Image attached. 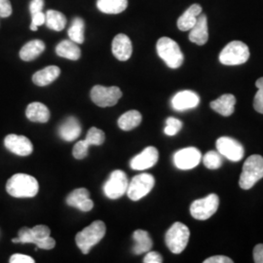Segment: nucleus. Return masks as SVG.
I'll use <instances>...</instances> for the list:
<instances>
[{"label":"nucleus","instance_id":"30","mask_svg":"<svg viewBox=\"0 0 263 263\" xmlns=\"http://www.w3.org/2000/svg\"><path fill=\"white\" fill-rule=\"evenodd\" d=\"M88 198H90V193L86 188H77L67 196L66 203L70 207L77 208L81 202Z\"/></svg>","mask_w":263,"mask_h":263},{"label":"nucleus","instance_id":"13","mask_svg":"<svg viewBox=\"0 0 263 263\" xmlns=\"http://www.w3.org/2000/svg\"><path fill=\"white\" fill-rule=\"evenodd\" d=\"M5 147L18 156H28L33 151L31 141L25 136L10 134L4 140Z\"/></svg>","mask_w":263,"mask_h":263},{"label":"nucleus","instance_id":"8","mask_svg":"<svg viewBox=\"0 0 263 263\" xmlns=\"http://www.w3.org/2000/svg\"><path fill=\"white\" fill-rule=\"evenodd\" d=\"M122 97L121 90L116 87H104L102 85H96L91 91V99L95 104L101 107L113 106L118 103Z\"/></svg>","mask_w":263,"mask_h":263},{"label":"nucleus","instance_id":"28","mask_svg":"<svg viewBox=\"0 0 263 263\" xmlns=\"http://www.w3.org/2000/svg\"><path fill=\"white\" fill-rule=\"evenodd\" d=\"M45 16V24L48 28L55 31H61L66 28V18L63 13L55 10H48Z\"/></svg>","mask_w":263,"mask_h":263},{"label":"nucleus","instance_id":"31","mask_svg":"<svg viewBox=\"0 0 263 263\" xmlns=\"http://www.w3.org/2000/svg\"><path fill=\"white\" fill-rule=\"evenodd\" d=\"M203 163L208 169H218L222 165L221 154L218 151H209L203 157Z\"/></svg>","mask_w":263,"mask_h":263},{"label":"nucleus","instance_id":"1","mask_svg":"<svg viewBox=\"0 0 263 263\" xmlns=\"http://www.w3.org/2000/svg\"><path fill=\"white\" fill-rule=\"evenodd\" d=\"M38 181L27 174H16L6 183L8 194L15 198H32L38 193Z\"/></svg>","mask_w":263,"mask_h":263},{"label":"nucleus","instance_id":"17","mask_svg":"<svg viewBox=\"0 0 263 263\" xmlns=\"http://www.w3.org/2000/svg\"><path fill=\"white\" fill-rule=\"evenodd\" d=\"M208 39H209V29H208L207 16L201 13L198 16L196 24L190 29L189 40L199 46H202L207 43Z\"/></svg>","mask_w":263,"mask_h":263},{"label":"nucleus","instance_id":"12","mask_svg":"<svg viewBox=\"0 0 263 263\" xmlns=\"http://www.w3.org/2000/svg\"><path fill=\"white\" fill-rule=\"evenodd\" d=\"M202 159V154L196 147L180 149L174 155V163L180 170H191L197 167Z\"/></svg>","mask_w":263,"mask_h":263},{"label":"nucleus","instance_id":"41","mask_svg":"<svg viewBox=\"0 0 263 263\" xmlns=\"http://www.w3.org/2000/svg\"><path fill=\"white\" fill-rule=\"evenodd\" d=\"M11 263H34V259L26 254H13L10 257Z\"/></svg>","mask_w":263,"mask_h":263},{"label":"nucleus","instance_id":"21","mask_svg":"<svg viewBox=\"0 0 263 263\" xmlns=\"http://www.w3.org/2000/svg\"><path fill=\"white\" fill-rule=\"evenodd\" d=\"M61 74L60 67L56 66H50L38 70L32 76V81L39 87H44L54 82Z\"/></svg>","mask_w":263,"mask_h":263},{"label":"nucleus","instance_id":"4","mask_svg":"<svg viewBox=\"0 0 263 263\" xmlns=\"http://www.w3.org/2000/svg\"><path fill=\"white\" fill-rule=\"evenodd\" d=\"M156 49L158 56L166 63L170 68L176 69L182 65L184 57L179 44L173 39L169 37L160 38Z\"/></svg>","mask_w":263,"mask_h":263},{"label":"nucleus","instance_id":"22","mask_svg":"<svg viewBox=\"0 0 263 263\" xmlns=\"http://www.w3.org/2000/svg\"><path fill=\"white\" fill-rule=\"evenodd\" d=\"M45 50V44L39 39L28 42L20 51V58L25 62H31L40 56Z\"/></svg>","mask_w":263,"mask_h":263},{"label":"nucleus","instance_id":"23","mask_svg":"<svg viewBox=\"0 0 263 263\" xmlns=\"http://www.w3.org/2000/svg\"><path fill=\"white\" fill-rule=\"evenodd\" d=\"M26 115L32 122L46 123L50 119V111L47 106L37 102L28 104Z\"/></svg>","mask_w":263,"mask_h":263},{"label":"nucleus","instance_id":"11","mask_svg":"<svg viewBox=\"0 0 263 263\" xmlns=\"http://www.w3.org/2000/svg\"><path fill=\"white\" fill-rule=\"evenodd\" d=\"M216 149L230 161L238 162L244 157V147L240 142L229 138V137H221L216 142Z\"/></svg>","mask_w":263,"mask_h":263},{"label":"nucleus","instance_id":"26","mask_svg":"<svg viewBox=\"0 0 263 263\" xmlns=\"http://www.w3.org/2000/svg\"><path fill=\"white\" fill-rule=\"evenodd\" d=\"M97 6L105 14H120L128 6V0H98Z\"/></svg>","mask_w":263,"mask_h":263},{"label":"nucleus","instance_id":"45","mask_svg":"<svg viewBox=\"0 0 263 263\" xmlns=\"http://www.w3.org/2000/svg\"><path fill=\"white\" fill-rule=\"evenodd\" d=\"M254 261L263 263V244L256 245L254 249Z\"/></svg>","mask_w":263,"mask_h":263},{"label":"nucleus","instance_id":"20","mask_svg":"<svg viewBox=\"0 0 263 263\" xmlns=\"http://www.w3.org/2000/svg\"><path fill=\"white\" fill-rule=\"evenodd\" d=\"M202 13V7L199 4H193L178 20V28L181 31H187L194 27L198 16Z\"/></svg>","mask_w":263,"mask_h":263},{"label":"nucleus","instance_id":"39","mask_svg":"<svg viewBox=\"0 0 263 263\" xmlns=\"http://www.w3.org/2000/svg\"><path fill=\"white\" fill-rule=\"evenodd\" d=\"M35 245L37 246L38 249H42V250H52L55 248L56 242L53 238H51V236H48L46 238H43L41 240H37L35 242Z\"/></svg>","mask_w":263,"mask_h":263},{"label":"nucleus","instance_id":"27","mask_svg":"<svg viewBox=\"0 0 263 263\" xmlns=\"http://www.w3.org/2000/svg\"><path fill=\"white\" fill-rule=\"evenodd\" d=\"M141 122V114L138 110H130L124 113L118 119V126L123 131H131Z\"/></svg>","mask_w":263,"mask_h":263},{"label":"nucleus","instance_id":"38","mask_svg":"<svg viewBox=\"0 0 263 263\" xmlns=\"http://www.w3.org/2000/svg\"><path fill=\"white\" fill-rule=\"evenodd\" d=\"M32 230V233L34 236V239H35V242L37 240H41L43 238H46L48 236H50L51 234V230L50 228L46 226H34L33 228H31ZM35 244V243H34Z\"/></svg>","mask_w":263,"mask_h":263},{"label":"nucleus","instance_id":"32","mask_svg":"<svg viewBox=\"0 0 263 263\" xmlns=\"http://www.w3.org/2000/svg\"><path fill=\"white\" fill-rule=\"evenodd\" d=\"M105 140V135L104 132L96 127H92L86 135L85 141L91 145H101L103 144Z\"/></svg>","mask_w":263,"mask_h":263},{"label":"nucleus","instance_id":"2","mask_svg":"<svg viewBox=\"0 0 263 263\" xmlns=\"http://www.w3.org/2000/svg\"><path fill=\"white\" fill-rule=\"evenodd\" d=\"M106 232V227L102 220H96L87 226L82 231L77 233L76 245L84 254H89L95 245L101 242Z\"/></svg>","mask_w":263,"mask_h":263},{"label":"nucleus","instance_id":"14","mask_svg":"<svg viewBox=\"0 0 263 263\" xmlns=\"http://www.w3.org/2000/svg\"><path fill=\"white\" fill-rule=\"evenodd\" d=\"M159 158V153L154 146H148L141 151V153L135 156L130 162L133 170L143 171L153 167Z\"/></svg>","mask_w":263,"mask_h":263},{"label":"nucleus","instance_id":"19","mask_svg":"<svg viewBox=\"0 0 263 263\" xmlns=\"http://www.w3.org/2000/svg\"><path fill=\"white\" fill-rule=\"evenodd\" d=\"M235 104L236 98L233 95L224 94L211 103V108L220 115L228 117L234 112Z\"/></svg>","mask_w":263,"mask_h":263},{"label":"nucleus","instance_id":"6","mask_svg":"<svg viewBox=\"0 0 263 263\" xmlns=\"http://www.w3.org/2000/svg\"><path fill=\"white\" fill-rule=\"evenodd\" d=\"M189 236L190 232L187 226L181 222H176L166 233V245L173 254H180L187 246Z\"/></svg>","mask_w":263,"mask_h":263},{"label":"nucleus","instance_id":"35","mask_svg":"<svg viewBox=\"0 0 263 263\" xmlns=\"http://www.w3.org/2000/svg\"><path fill=\"white\" fill-rule=\"evenodd\" d=\"M90 145L84 141H78L76 142L72 154L74 156V158L78 160L84 159L85 157L88 155V149H89Z\"/></svg>","mask_w":263,"mask_h":263},{"label":"nucleus","instance_id":"40","mask_svg":"<svg viewBox=\"0 0 263 263\" xmlns=\"http://www.w3.org/2000/svg\"><path fill=\"white\" fill-rule=\"evenodd\" d=\"M13 10L10 0H0V17L1 18H8L11 16Z\"/></svg>","mask_w":263,"mask_h":263},{"label":"nucleus","instance_id":"18","mask_svg":"<svg viewBox=\"0 0 263 263\" xmlns=\"http://www.w3.org/2000/svg\"><path fill=\"white\" fill-rule=\"evenodd\" d=\"M81 125L76 117H68L59 128V135L62 140L73 141L81 135Z\"/></svg>","mask_w":263,"mask_h":263},{"label":"nucleus","instance_id":"10","mask_svg":"<svg viewBox=\"0 0 263 263\" xmlns=\"http://www.w3.org/2000/svg\"><path fill=\"white\" fill-rule=\"evenodd\" d=\"M129 181L127 175L120 170H116L110 174L109 179L104 183V195L109 199L122 197L127 192Z\"/></svg>","mask_w":263,"mask_h":263},{"label":"nucleus","instance_id":"9","mask_svg":"<svg viewBox=\"0 0 263 263\" xmlns=\"http://www.w3.org/2000/svg\"><path fill=\"white\" fill-rule=\"evenodd\" d=\"M219 199L216 194H210L207 197L195 200L190 206V214L195 219L206 220L216 213Z\"/></svg>","mask_w":263,"mask_h":263},{"label":"nucleus","instance_id":"44","mask_svg":"<svg viewBox=\"0 0 263 263\" xmlns=\"http://www.w3.org/2000/svg\"><path fill=\"white\" fill-rule=\"evenodd\" d=\"M43 6H44V0H31L29 4V11L31 14H34L42 11Z\"/></svg>","mask_w":263,"mask_h":263},{"label":"nucleus","instance_id":"34","mask_svg":"<svg viewBox=\"0 0 263 263\" xmlns=\"http://www.w3.org/2000/svg\"><path fill=\"white\" fill-rule=\"evenodd\" d=\"M182 128V122L174 117H170L166 120V127L164 129V133L167 136H175L177 135L180 129Z\"/></svg>","mask_w":263,"mask_h":263},{"label":"nucleus","instance_id":"3","mask_svg":"<svg viewBox=\"0 0 263 263\" xmlns=\"http://www.w3.org/2000/svg\"><path fill=\"white\" fill-rule=\"evenodd\" d=\"M263 178V157L260 155H252L245 161L242 174L239 179V185L248 190Z\"/></svg>","mask_w":263,"mask_h":263},{"label":"nucleus","instance_id":"29","mask_svg":"<svg viewBox=\"0 0 263 263\" xmlns=\"http://www.w3.org/2000/svg\"><path fill=\"white\" fill-rule=\"evenodd\" d=\"M84 21L81 18H74L72 24L68 29V36L70 40L77 44H82L84 42Z\"/></svg>","mask_w":263,"mask_h":263},{"label":"nucleus","instance_id":"5","mask_svg":"<svg viewBox=\"0 0 263 263\" xmlns=\"http://www.w3.org/2000/svg\"><path fill=\"white\" fill-rule=\"evenodd\" d=\"M250 59V50L242 41L228 43L219 54V62L224 66L243 65Z\"/></svg>","mask_w":263,"mask_h":263},{"label":"nucleus","instance_id":"46","mask_svg":"<svg viewBox=\"0 0 263 263\" xmlns=\"http://www.w3.org/2000/svg\"><path fill=\"white\" fill-rule=\"evenodd\" d=\"M93 208H94V202L90 198H88V199L84 200L83 202H81L77 209L82 211V212H90Z\"/></svg>","mask_w":263,"mask_h":263},{"label":"nucleus","instance_id":"16","mask_svg":"<svg viewBox=\"0 0 263 263\" xmlns=\"http://www.w3.org/2000/svg\"><path fill=\"white\" fill-rule=\"evenodd\" d=\"M112 53L117 60L121 62L128 61L133 53L131 39L126 34H117L112 41Z\"/></svg>","mask_w":263,"mask_h":263},{"label":"nucleus","instance_id":"7","mask_svg":"<svg viewBox=\"0 0 263 263\" xmlns=\"http://www.w3.org/2000/svg\"><path fill=\"white\" fill-rule=\"evenodd\" d=\"M155 179L151 174H140L134 177L127 189V195L132 201H139L146 196L154 187Z\"/></svg>","mask_w":263,"mask_h":263},{"label":"nucleus","instance_id":"37","mask_svg":"<svg viewBox=\"0 0 263 263\" xmlns=\"http://www.w3.org/2000/svg\"><path fill=\"white\" fill-rule=\"evenodd\" d=\"M45 20L46 16L45 14H43L42 11L31 14V24H30V29L33 31L37 30L38 27L42 26L43 24H45Z\"/></svg>","mask_w":263,"mask_h":263},{"label":"nucleus","instance_id":"43","mask_svg":"<svg viewBox=\"0 0 263 263\" xmlns=\"http://www.w3.org/2000/svg\"><path fill=\"white\" fill-rule=\"evenodd\" d=\"M204 263H233V260L224 255H216L209 257L204 260Z\"/></svg>","mask_w":263,"mask_h":263},{"label":"nucleus","instance_id":"25","mask_svg":"<svg viewBox=\"0 0 263 263\" xmlns=\"http://www.w3.org/2000/svg\"><path fill=\"white\" fill-rule=\"evenodd\" d=\"M58 56L66 58L71 61H77L81 57V50L78 47L77 43L72 40H63L56 47Z\"/></svg>","mask_w":263,"mask_h":263},{"label":"nucleus","instance_id":"47","mask_svg":"<svg viewBox=\"0 0 263 263\" xmlns=\"http://www.w3.org/2000/svg\"><path fill=\"white\" fill-rule=\"evenodd\" d=\"M12 242H13V243H20L19 238H15V239H13V240H12Z\"/></svg>","mask_w":263,"mask_h":263},{"label":"nucleus","instance_id":"15","mask_svg":"<svg viewBox=\"0 0 263 263\" xmlns=\"http://www.w3.org/2000/svg\"><path fill=\"white\" fill-rule=\"evenodd\" d=\"M200 103V98L193 91H181L175 95L172 99V106L175 110L183 111L195 108Z\"/></svg>","mask_w":263,"mask_h":263},{"label":"nucleus","instance_id":"42","mask_svg":"<svg viewBox=\"0 0 263 263\" xmlns=\"http://www.w3.org/2000/svg\"><path fill=\"white\" fill-rule=\"evenodd\" d=\"M144 263H161L163 262V258L161 254H158L157 252H147L146 255L143 258Z\"/></svg>","mask_w":263,"mask_h":263},{"label":"nucleus","instance_id":"36","mask_svg":"<svg viewBox=\"0 0 263 263\" xmlns=\"http://www.w3.org/2000/svg\"><path fill=\"white\" fill-rule=\"evenodd\" d=\"M20 243L22 244H28V243H35V239L32 233L31 228L28 227H23L19 231Z\"/></svg>","mask_w":263,"mask_h":263},{"label":"nucleus","instance_id":"24","mask_svg":"<svg viewBox=\"0 0 263 263\" xmlns=\"http://www.w3.org/2000/svg\"><path fill=\"white\" fill-rule=\"evenodd\" d=\"M133 238L135 245L133 247V253L135 254H141L149 252L152 249L153 242L151 240L148 232L144 230H137L134 232Z\"/></svg>","mask_w":263,"mask_h":263},{"label":"nucleus","instance_id":"33","mask_svg":"<svg viewBox=\"0 0 263 263\" xmlns=\"http://www.w3.org/2000/svg\"><path fill=\"white\" fill-rule=\"evenodd\" d=\"M255 86L257 87V92L254 96V107L257 112L263 114V77L257 79L255 82Z\"/></svg>","mask_w":263,"mask_h":263}]
</instances>
